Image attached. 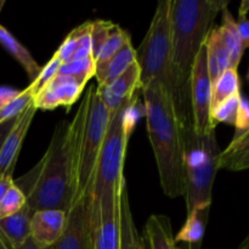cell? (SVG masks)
I'll list each match as a JSON object with an SVG mask.
<instances>
[{"instance_id":"cell-23","label":"cell","mask_w":249,"mask_h":249,"mask_svg":"<svg viewBox=\"0 0 249 249\" xmlns=\"http://www.w3.org/2000/svg\"><path fill=\"white\" fill-rule=\"evenodd\" d=\"M219 32H220L221 39H223L226 49L230 53L231 66L232 68L237 70L241 60H242L245 48H243L237 28H236V19L233 18L232 14L229 11L228 7L223 10V24L219 27Z\"/></svg>"},{"instance_id":"cell-11","label":"cell","mask_w":249,"mask_h":249,"mask_svg":"<svg viewBox=\"0 0 249 249\" xmlns=\"http://www.w3.org/2000/svg\"><path fill=\"white\" fill-rule=\"evenodd\" d=\"M38 108L33 102L17 117L0 146V177L11 175L18 160L19 151Z\"/></svg>"},{"instance_id":"cell-36","label":"cell","mask_w":249,"mask_h":249,"mask_svg":"<svg viewBox=\"0 0 249 249\" xmlns=\"http://www.w3.org/2000/svg\"><path fill=\"white\" fill-rule=\"evenodd\" d=\"M12 185H14V179H12L11 175H1L0 177V202Z\"/></svg>"},{"instance_id":"cell-8","label":"cell","mask_w":249,"mask_h":249,"mask_svg":"<svg viewBox=\"0 0 249 249\" xmlns=\"http://www.w3.org/2000/svg\"><path fill=\"white\" fill-rule=\"evenodd\" d=\"M189 97L195 130L206 134L215 130L212 124V82L207 65L206 45L201 48L195 60L189 83Z\"/></svg>"},{"instance_id":"cell-34","label":"cell","mask_w":249,"mask_h":249,"mask_svg":"<svg viewBox=\"0 0 249 249\" xmlns=\"http://www.w3.org/2000/svg\"><path fill=\"white\" fill-rule=\"evenodd\" d=\"M235 128V133H240V131H243L249 128V100L247 99V96L242 94H241L240 107H238Z\"/></svg>"},{"instance_id":"cell-17","label":"cell","mask_w":249,"mask_h":249,"mask_svg":"<svg viewBox=\"0 0 249 249\" xmlns=\"http://www.w3.org/2000/svg\"><path fill=\"white\" fill-rule=\"evenodd\" d=\"M134 62H136V53L131 40L126 41L123 48L109 58L106 63L95 67V78L97 87H107L123 74Z\"/></svg>"},{"instance_id":"cell-30","label":"cell","mask_w":249,"mask_h":249,"mask_svg":"<svg viewBox=\"0 0 249 249\" xmlns=\"http://www.w3.org/2000/svg\"><path fill=\"white\" fill-rule=\"evenodd\" d=\"M26 204V196H24L23 192H22L14 182V185L7 190L4 198L0 202V219L14 215L17 212L21 211Z\"/></svg>"},{"instance_id":"cell-16","label":"cell","mask_w":249,"mask_h":249,"mask_svg":"<svg viewBox=\"0 0 249 249\" xmlns=\"http://www.w3.org/2000/svg\"><path fill=\"white\" fill-rule=\"evenodd\" d=\"M32 215L33 212L26 204L14 215L0 219V237L10 249L19 247L31 236Z\"/></svg>"},{"instance_id":"cell-2","label":"cell","mask_w":249,"mask_h":249,"mask_svg":"<svg viewBox=\"0 0 249 249\" xmlns=\"http://www.w3.org/2000/svg\"><path fill=\"white\" fill-rule=\"evenodd\" d=\"M228 0H173L172 63L179 95L178 113L191 112L189 83L195 60Z\"/></svg>"},{"instance_id":"cell-7","label":"cell","mask_w":249,"mask_h":249,"mask_svg":"<svg viewBox=\"0 0 249 249\" xmlns=\"http://www.w3.org/2000/svg\"><path fill=\"white\" fill-rule=\"evenodd\" d=\"M88 91L89 107L85 121L84 135L80 145L77 174L73 184L71 207L84 197H91L95 172L111 119V113L97 91V85L89 87Z\"/></svg>"},{"instance_id":"cell-29","label":"cell","mask_w":249,"mask_h":249,"mask_svg":"<svg viewBox=\"0 0 249 249\" xmlns=\"http://www.w3.org/2000/svg\"><path fill=\"white\" fill-rule=\"evenodd\" d=\"M240 100L241 94H238L214 107L211 111L212 124L216 126V124L219 123H228L235 126L238 107H240Z\"/></svg>"},{"instance_id":"cell-1","label":"cell","mask_w":249,"mask_h":249,"mask_svg":"<svg viewBox=\"0 0 249 249\" xmlns=\"http://www.w3.org/2000/svg\"><path fill=\"white\" fill-rule=\"evenodd\" d=\"M141 92L163 192L170 198L184 197V148L174 97L160 80L150 82Z\"/></svg>"},{"instance_id":"cell-41","label":"cell","mask_w":249,"mask_h":249,"mask_svg":"<svg viewBox=\"0 0 249 249\" xmlns=\"http://www.w3.org/2000/svg\"><path fill=\"white\" fill-rule=\"evenodd\" d=\"M247 79H248V82H249V68H248V73H247Z\"/></svg>"},{"instance_id":"cell-14","label":"cell","mask_w":249,"mask_h":249,"mask_svg":"<svg viewBox=\"0 0 249 249\" xmlns=\"http://www.w3.org/2000/svg\"><path fill=\"white\" fill-rule=\"evenodd\" d=\"M67 223V213L60 209L34 212L31 220V237L44 247L53 246L62 235Z\"/></svg>"},{"instance_id":"cell-6","label":"cell","mask_w":249,"mask_h":249,"mask_svg":"<svg viewBox=\"0 0 249 249\" xmlns=\"http://www.w3.org/2000/svg\"><path fill=\"white\" fill-rule=\"evenodd\" d=\"M136 94L111 114L106 136L95 172L91 201L97 202L104 195L118 191L124 178L126 145L134 126L133 109Z\"/></svg>"},{"instance_id":"cell-21","label":"cell","mask_w":249,"mask_h":249,"mask_svg":"<svg viewBox=\"0 0 249 249\" xmlns=\"http://www.w3.org/2000/svg\"><path fill=\"white\" fill-rule=\"evenodd\" d=\"M209 211L211 207H203L189 214L185 225L175 236L177 243H185L186 245L185 249H202V241L208 224Z\"/></svg>"},{"instance_id":"cell-28","label":"cell","mask_w":249,"mask_h":249,"mask_svg":"<svg viewBox=\"0 0 249 249\" xmlns=\"http://www.w3.org/2000/svg\"><path fill=\"white\" fill-rule=\"evenodd\" d=\"M90 29H91V22H85V23H82L80 26H78L77 28L73 29V31L66 36L63 43L61 44L60 48H58L57 51L55 53V55L60 58L61 62L67 63L72 61L80 39H82V36H84V34L90 32Z\"/></svg>"},{"instance_id":"cell-22","label":"cell","mask_w":249,"mask_h":249,"mask_svg":"<svg viewBox=\"0 0 249 249\" xmlns=\"http://www.w3.org/2000/svg\"><path fill=\"white\" fill-rule=\"evenodd\" d=\"M0 44L2 48L24 68L28 77L31 78L32 82L38 77L40 73L41 67L38 65L33 56L31 55L28 49L22 45L14 36L9 32V29L5 28L4 26L0 24Z\"/></svg>"},{"instance_id":"cell-25","label":"cell","mask_w":249,"mask_h":249,"mask_svg":"<svg viewBox=\"0 0 249 249\" xmlns=\"http://www.w3.org/2000/svg\"><path fill=\"white\" fill-rule=\"evenodd\" d=\"M129 40H131V39L128 32L124 31L123 28H121L118 24H114L111 33H109L108 38H107V40L105 41V44L102 45L101 50H100L99 55H97L96 60H95V67L106 63L107 61H108L109 58L113 57V56L123 48L124 44Z\"/></svg>"},{"instance_id":"cell-10","label":"cell","mask_w":249,"mask_h":249,"mask_svg":"<svg viewBox=\"0 0 249 249\" xmlns=\"http://www.w3.org/2000/svg\"><path fill=\"white\" fill-rule=\"evenodd\" d=\"M53 249H91V197L71 207L65 230Z\"/></svg>"},{"instance_id":"cell-27","label":"cell","mask_w":249,"mask_h":249,"mask_svg":"<svg viewBox=\"0 0 249 249\" xmlns=\"http://www.w3.org/2000/svg\"><path fill=\"white\" fill-rule=\"evenodd\" d=\"M33 100L34 94L28 85L26 89L21 90L16 99L12 100L10 104H7L6 106L0 109V125L15 121L29 106V104L33 102Z\"/></svg>"},{"instance_id":"cell-31","label":"cell","mask_w":249,"mask_h":249,"mask_svg":"<svg viewBox=\"0 0 249 249\" xmlns=\"http://www.w3.org/2000/svg\"><path fill=\"white\" fill-rule=\"evenodd\" d=\"M112 21H106V19H96L91 22V29H90V40H91V57L92 60H96L102 45L108 38L112 28L114 27Z\"/></svg>"},{"instance_id":"cell-3","label":"cell","mask_w":249,"mask_h":249,"mask_svg":"<svg viewBox=\"0 0 249 249\" xmlns=\"http://www.w3.org/2000/svg\"><path fill=\"white\" fill-rule=\"evenodd\" d=\"M74 165L71 156L70 122L56 125L49 147L38 164L15 185L27 198L32 212L60 209L67 213L72 204Z\"/></svg>"},{"instance_id":"cell-4","label":"cell","mask_w":249,"mask_h":249,"mask_svg":"<svg viewBox=\"0 0 249 249\" xmlns=\"http://www.w3.org/2000/svg\"><path fill=\"white\" fill-rule=\"evenodd\" d=\"M184 148V198L187 215L196 209L212 206L214 180L219 170L220 148L215 130L198 134L191 112L179 116Z\"/></svg>"},{"instance_id":"cell-15","label":"cell","mask_w":249,"mask_h":249,"mask_svg":"<svg viewBox=\"0 0 249 249\" xmlns=\"http://www.w3.org/2000/svg\"><path fill=\"white\" fill-rule=\"evenodd\" d=\"M119 246L121 249H145L134 223L125 179L119 189Z\"/></svg>"},{"instance_id":"cell-33","label":"cell","mask_w":249,"mask_h":249,"mask_svg":"<svg viewBox=\"0 0 249 249\" xmlns=\"http://www.w3.org/2000/svg\"><path fill=\"white\" fill-rule=\"evenodd\" d=\"M249 0H243L240 5L238 10V17L236 21V28H237L238 36H240L241 41H242L243 48L249 49Z\"/></svg>"},{"instance_id":"cell-39","label":"cell","mask_w":249,"mask_h":249,"mask_svg":"<svg viewBox=\"0 0 249 249\" xmlns=\"http://www.w3.org/2000/svg\"><path fill=\"white\" fill-rule=\"evenodd\" d=\"M0 249H10L9 246L4 242V240L1 237H0Z\"/></svg>"},{"instance_id":"cell-18","label":"cell","mask_w":249,"mask_h":249,"mask_svg":"<svg viewBox=\"0 0 249 249\" xmlns=\"http://www.w3.org/2000/svg\"><path fill=\"white\" fill-rule=\"evenodd\" d=\"M204 45L207 49V65H208L209 77L213 85L226 70L232 68L230 53L221 39L219 27H213L211 29Z\"/></svg>"},{"instance_id":"cell-37","label":"cell","mask_w":249,"mask_h":249,"mask_svg":"<svg viewBox=\"0 0 249 249\" xmlns=\"http://www.w3.org/2000/svg\"><path fill=\"white\" fill-rule=\"evenodd\" d=\"M15 249H53V246H50V247H44V246L38 245V243H36V241L29 236V237L27 238V240L24 241L19 247Z\"/></svg>"},{"instance_id":"cell-32","label":"cell","mask_w":249,"mask_h":249,"mask_svg":"<svg viewBox=\"0 0 249 249\" xmlns=\"http://www.w3.org/2000/svg\"><path fill=\"white\" fill-rule=\"evenodd\" d=\"M61 65H62L61 60L53 53V56L49 60V62L44 67H41V71L38 74V77L29 84L34 96H36L53 80V78L57 75Z\"/></svg>"},{"instance_id":"cell-9","label":"cell","mask_w":249,"mask_h":249,"mask_svg":"<svg viewBox=\"0 0 249 249\" xmlns=\"http://www.w3.org/2000/svg\"><path fill=\"white\" fill-rule=\"evenodd\" d=\"M91 249H121L119 190L91 201Z\"/></svg>"},{"instance_id":"cell-40","label":"cell","mask_w":249,"mask_h":249,"mask_svg":"<svg viewBox=\"0 0 249 249\" xmlns=\"http://www.w3.org/2000/svg\"><path fill=\"white\" fill-rule=\"evenodd\" d=\"M4 5H5V0H0V11H1V9Z\"/></svg>"},{"instance_id":"cell-12","label":"cell","mask_w":249,"mask_h":249,"mask_svg":"<svg viewBox=\"0 0 249 249\" xmlns=\"http://www.w3.org/2000/svg\"><path fill=\"white\" fill-rule=\"evenodd\" d=\"M84 87L68 75L58 74L34 96V105L38 109L51 111L57 107L70 109L82 95Z\"/></svg>"},{"instance_id":"cell-13","label":"cell","mask_w":249,"mask_h":249,"mask_svg":"<svg viewBox=\"0 0 249 249\" xmlns=\"http://www.w3.org/2000/svg\"><path fill=\"white\" fill-rule=\"evenodd\" d=\"M138 89H140V68L136 62L109 85L97 87L100 97L111 114L129 101L136 94Z\"/></svg>"},{"instance_id":"cell-20","label":"cell","mask_w":249,"mask_h":249,"mask_svg":"<svg viewBox=\"0 0 249 249\" xmlns=\"http://www.w3.org/2000/svg\"><path fill=\"white\" fill-rule=\"evenodd\" d=\"M143 233L148 249H184L178 247L172 223L167 215L152 214L146 221Z\"/></svg>"},{"instance_id":"cell-19","label":"cell","mask_w":249,"mask_h":249,"mask_svg":"<svg viewBox=\"0 0 249 249\" xmlns=\"http://www.w3.org/2000/svg\"><path fill=\"white\" fill-rule=\"evenodd\" d=\"M219 169L241 172L249 169V128L235 133L230 145L221 151Z\"/></svg>"},{"instance_id":"cell-38","label":"cell","mask_w":249,"mask_h":249,"mask_svg":"<svg viewBox=\"0 0 249 249\" xmlns=\"http://www.w3.org/2000/svg\"><path fill=\"white\" fill-rule=\"evenodd\" d=\"M237 249H249V232H248V235L246 236L245 240L241 242V245L238 246Z\"/></svg>"},{"instance_id":"cell-26","label":"cell","mask_w":249,"mask_h":249,"mask_svg":"<svg viewBox=\"0 0 249 249\" xmlns=\"http://www.w3.org/2000/svg\"><path fill=\"white\" fill-rule=\"evenodd\" d=\"M58 74L68 75L85 88L88 80L95 77V62L91 57H88L62 63L58 70Z\"/></svg>"},{"instance_id":"cell-35","label":"cell","mask_w":249,"mask_h":249,"mask_svg":"<svg viewBox=\"0 0 249 249\" xmlns=\"http://www.w3.org/2000/svg\"><path fill=\"white\" fill-rule=\"evenodd\" d=\"M19 90L12 89L9 87H0V109L6 106L7 104L16 99L19 95Z\"/></svg>"},{"instance_id":"cell-24","label":"cell","mask_w":249,"mask_h":249,"mask_svg":"<svg viewBox=\"0 0 249 249\" xmlns=\"http://www.w3.org/2000/svg\"><path fill=\"white\" fill-rule=\"evenodd\" d=\"M238 94H241L240 75L236 68H229L212 85V109Z\"/></svg>"},{"instance_id":"cell-5","label":"cell","mask_w":249,"mask_h":249,"mask_svg":"<svg viewBox=\"0 0 249 249\" xmlns=\"http://www.w3.org/2000/svg\"><path fill=\"white\" fill-rule=\"evenodd\" d=\"M172 7L173 0H160L156 7L150 28L136 53L140 68V90L152 80H160L172 92L179 105L172 63Z\"/></svg>"}]
</instances>
